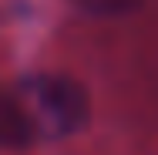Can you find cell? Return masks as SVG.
Segmentation results:
<instances>
[{
    "instance_id": "6da1fadb",
    "label": "cell",
    "mask_w": 158,
    "mask_h": 155,
    "mask_svg": "<svg viewBox=\"0 0 158 155\" xmlns=\"http://www.w3.org/2000/svg\"><path fill=\"white\" fill-rule=\"evenodd\" d=\"M88 122V91L64 74H24L0 88V145L61 142Z\"/></svg>"
},
{
    "instance_id": "7a4b0ae2",
    "label": "cell",
    "mask_w": 158,
    "mask_h": 155,
    "mask_svg": "<svg viewBox=\"0 0 158 155\" xmlns=\"http://www.w3.org/2000/svg\"><path fill=\"white\" fill-rule=\"evenodd\" d=\"M74 3L91 14H128V10H138L145 0H74Z\"/></svg>"
}]
</instances>
